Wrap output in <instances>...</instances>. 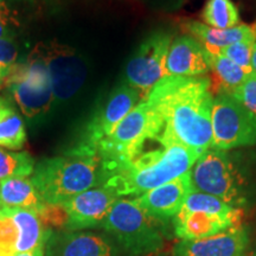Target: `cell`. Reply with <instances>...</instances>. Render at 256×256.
<instances>
[{
    "mask_svg": "<svg viewBox=\"0 0 256 256\" xmlns=\"http://www.w3.org/2000/svg\"><path fill=\"white\" fill-rule=\"evenodd\" d=\"M2 211L0 210V217H2Z\"/></svg>",
    "mask_w": 256,
    "mask_h": 256,
    "instance_id": "35",
    "label": "cell"
},
{
    "mask_svg": "<svg viewBox=\"0 0 256 256\" xmlns=\"http://www.w3.org/2000/svg\"><path fill=\"white\" fill-rule=\"evenodd\" d=\"M162 128V115L146 98H142L113 133L95 147V153L104 164V180L112 170L132 158L147 140L160 136Z\"/></svg>",
    "mask_w": 256,
    "mask_h": 256,
    "instance_id": "4",
    "label": "cell"
},
{
    "mask_svg": "<svg viewBox=\"0 0 256 256\" xmlns=\"http://www.w3.org/2000/svg\"><path fill=\"white\" fill-rule=\"evenodd\" d=\"M158 220L150 216L136 198H119L102 223L118 244L132 256L151 255L164 246V235Z\"/></svg>",
    "mask_w": 256,
    "mask_h": 256,
    "instance_id": "5",
    "label": "cell"
},
{
    "mask_svg": "<svg viewBox=\"0 0 256 256\" xmlns=\"http://www.w3.org/2000/svg\"><path fill=\"white\" fill-rule=\"evenodd\" d=\"M242 216H220L200 211H180L174 217V234L178 238L200 240L216 235L234 226H240Z\"/></svg>",
    "mask_w": 256,
    "mask_h": 256,
    "instance_id": "17",
    "label": "cell"
},
{
    "mask_svg": "<svg viewBox=\"0 0 256 256\" xmlns=\"http://www.w3.org/2000/svg\"><path fill=\"white\" fill-rule=\"evenodd\" d=\"M0 2H2V0H0Z\"/></svg>",
    "mask_w": 256,
    "mask_h": 256,
    "instance_id": "39",
    "label": "cell"
},
{
    "mask_svg": "<svg viewBox=\"0 0 256 256\" xmlns=\"http://www.w3.org/2000/svg\"><path fill=\"white\" fill-rule=\"evenodd\" d=\"M2 212L11 217L17 226L18 254L46 247L54 232L44 226L37 212L24 209H2Z\"/></svg>",
    "mask_w": 256,
    "mask_h": 256,
    "instance_id": "19",
    "label": "cell"
},
{
    "mask_svg": "<svg viewBox=\"0 0 256 256\" xmlns=\"http://www.w3.org/2000/svg\"><path fill=\"white\" fill-rule=\"evenodd\" d=\"M152 255H154V254H151V255H140V256H152Z\"/></svg>",
    "mask_w": 256,
    "mask_h": 256,
    "instance_id": "36",
    "label": "cell"
},
{
    "mask_svg": "<svg viewBox=\"0 0 256 256\" xmlns=\"http://www.w3.org/2000/svg\"><path fill=\"white\" fill-rule=\"evenodd\" d=\"M18 28V20L16 14L6 4L5 0L0 2V40L16 38Z\"/></svg>",
    "mask_w": 256,
    "mask_h": 256,
    "instance_id": "31",
    "label": "cell"
},
{
    "mask_svg": "<svg viewBox=\"0 0 256 256\" xmlns=\"http://www.w3.org/2000/svg\"><path fill=\"white\" fill-rule=\"evenodd\" d=\"M174 34L156 30L148 34L128 58L124 70V83L145 98L153 87L168 75L166 60Z\"/></svg>",
    "mask_w": 256,
    "mask_h": 256,
    "instance_id": "9",
    "label": "cell"
},
{
    "mask_svg": "<svg viewBox=\"0 0 256 256\" xmlns=\"http://www.w3.org/2000/svg\"><path fill=\"white\" fill-rule=\"evenodd\" d=\"M118 249L108 236L92 232L62 230L51 234L46 256H116Z\"/></svg>",
    "mask_w": 256,
    "mask_h": 256,
    "instance_id": "14",
    "label": "cell"
},
{
    "mask_svg": "<svg viewBox=\"0 0 256 256\" xmlns=\"http://www.w3.org/2000/svg\"><path fill=\"white\" fill-rule=\"evenodd\" d=\"M203 153L182 144L165 142L160 134L147 140L132 158L112 170L104 185L113 188L119 197H138L191 171Z\"/></svg>",
    "mask_w": 256,
    "mask_h": 256,
    "instance_id": "2",
    "label": "cell"
},
{
    "mask_svg": "<svg viewBox=\"0 0 256 256\" xmlns=\"http://www.w3.org/2000/svg\"><path fill=\"white\" fill-rule=\"evenodd\" d=\"M16 256H46V247H38L34 250L26 252H19Z\"/></svg>",
    "mask_w": 256,
    "mask_h": 256,
    "instance_id": "33",
    "label": "cell"
},
{
    "mask_svg": "<svg viewBox=\"0 0 256 256\" xmlns=\"http://www.w3.org/2000/svg\"><path fill=\"white\" fill-rule=\"evenodd\" d=\"M0 204L2 210L24 209L38 212L46 202L30 177H14L0 180Z\"/></svg>",
    "mask_w": 256,
    "mask_h": 256,
    "instance_id": "20",
    "label": "cell"
},
{
    "mask_svg": "<svg viewBox=\"0 0 256 256\" xmlns=\"http://www.w3.org/2000/svg\"><path fill=\"white\" fill-rule=\"evenodd\" d=\"M26 142V128L23 115L8 95H0V147L23 148Z\"/></svg>",
    "mask_w": 256,
    "mask_h": 256,
    "instance_id": "21",
    "label": "cell"
},
{
    "mask_svg": "<svg viewBox=\"0 0 256 256\" xmlns=\"http://www.w3.org/2000/svg\"><path fill=\"white\" fill-rule=\"evenodd\" d=\"M43 60L50 76L55 104H66L80 94L88 78V63L74 48L57 40L40 43L31 51Z\"/></svg>",
    "mask_w": 256,
    "mask_h": 256,
    "instance_id": "8",
    "label": "cell"
},
{
    "mask_svg": "<svg viewBox=\"0 0 256 256\" xmlns=\"http://www.w3.org/2000/svg\"><path fill=\"white\" fill-rule=\"evenodd\" d=\"M214 98L212 82L206 76H166L145 98L162 115L165 142L206 152L212 145Z\"/></svg>",
    "mask_w": 256,
    "mask_h": 256,
    "instance_id": "1",
    "label": "cell"
},
{
    "mask_svg": "<svg viewBox=\"0 0 256 256\" xmlns=\"http://www.w3.org/2000/svg\"><path fill=\"white\" fill-rule=\"evenodd\" d=\"M182 209L185 211H200L220 216H243L242 210L226 203L209 194L194 190L188 194Z\"/></svg>",
    "mask_w": 256,
    "mask_h": 256,
    "instance_id": "24",
    "label": "cell"
},
{
    "mask_svg": "<svg viewBox=\"0 0 256 256\" xmlns=\"http://www.w3.org/2000/svg\"><path fill=\"white\" fill-rule=\"evenodd\" d=\"M0 210H2V204H0Z\"/></svg>",
    "mask_w": 256,
    "mask_h": 256,
    "instance_id": "37",
    "label": "cell"
},
{
    "mask_svg": "<svg viewBox=\"0 0 256 256\" xmlns=\"http://www.w3.org/2000/svg\"><path fill=\"white\" fill-rule=\"evenodd\" d=\"M190 174L194 190L209 194L240 209L247 200L244 179L226 151L208 148L192 166Z\"/></svg>",
    "mask_w": 256,
    "mask_h": 256,
    "instance_id": "7",
    "label": "cell"
},
{
    "mask_svg": "<svg viewBox=\"0 0 256 256\" xmlns=\"http://www.w3.org/2000/svg\"><path fill=\"white\" fill-rule=\"evenodd\" d=\"M249 236L241 226H234L200 240H183L174 248V256H244Z\"/></svg>",
    "mask_w": 256,
    "mask_h": 256,
    "instance_id": "15",
    "label": "cell"
},
{
    "mask_svg": "<svg viewBox=\"0 0 256 256\" xmlns=\"http://www.w3.org/2000/svg\"><path fill=\"white\" fill-rule=\"evenodd\" d=\"M36 162L28 152H14L0 147V180L14 177H30Z\"/></svg>",
    "mask_w": 256,
    "mask_h": 256,
    "instance_id": "25",
    "label": "cell"
},
{
    "mask_svg": "<svg viewBox=\"0 0 256 256\" xmlns=\"http://www.w3.org/2000/svg\"><path fill=\"white\" fill-rule=\"evenodd\" d=\"M200 18L202 23L217 30H226L241 24V14L232 0H206Z\"/></svg>",
    "mask_w": 256,
    "mask_h": 256,
    "instance_id": "23",
    "label": "cell"
},
{
    "mask_svg": "<svg viewBox=\"0 0 256 256\" xmlns=\"http://www.w3.org/2000/svg\"><path fill=\"white\" fill-rule=\"evenodd\" d=\"M256 118V76L250 75L238 88L228 92Z\"/></svg>",
    "mask_w": 256,
    "mask_h": 256,
    "instance_id": "30",
    "label": "cell"
},
{
    "mask_svg": "<svg viewBox=\"0 0 256 256\" xmlns=\"http://www.w3.org/2000/svg\"><path fill=\"white\" fill-rule=\"evenodd\" d=\"M252 75L256 76V42L254 49H252Z\"/></svg>",
    "mask_w": 256,
    "mask_h": 256,
    "instance_id": "34",
    "label": "cell"
},
{
    "mask_svg": "<svg viewBox=\"0 0 256 256\" xmlns=\"http://www.w3.org/2000/svg\"><path fill=\"white\" fill-rule=\"evenodd\" d=\"M252 256H256V252H255V254H254V255H252Z\"/></svg>",
    "mask_w": 256,
    "mask_h": 256,
    "instance_id": "38",
    "label": "cell"
},
{
    "mask_svg": "<svg viewBox=\"0 0 256 256\" xmlns=\"http://www.w3.org/2000/svg\"><path fill=\"white\" fill-rule=\"evenodd\" d=\"M180 28L185 34L194 37L208 52L220 54L222 48L232 46L241 40H256V31L252 24H240L232 28L217 30L202 22L186 19L182 22Z\"/></svg>",
    "mask_w": 256,
    "mask_h": 256,
    "instance_id": "18",
    "label": "cell"
},
{
    "mask_svg": "<svg viewBox=\"0 0 256 256\" xmlns=\"http://www.w3.org/2000/svg\"><path fill=\"white\" fill-rule=\"evenodd\" d=\"M211 126L210 148L229 151L256 145V118L228 92H218L214 98Z\"/></svg>",
    "mask_w": 256,
    "mask_h": 256,
    "instance_id": "10",
    "label": "cell"
},
{
    "mask_svg": "<svg viewBox=\"0 0 256 256\" xmlns=\"http://www.w3.org/2000/svg\"><path fill=\"white\" fill-rule=\"evenodd\" d=\"M166 69L168 76L200 78L209 72L206 51L194 37L183 34L174 38L170 46Z\"/></svg>",
    "mask_w": 256,
    "mask_h": 256,
    "instance_id": "16",
    "label": "cell"
},
{
    "mask_svg": "<svg viewBox=\"0 0 256 256\" xmlns=\"http://www.w3.org/2000/svg\"><path fill=\"white\" fill-rule=\"evenodd\" d=\"M142 100V96L136 89L124 82L118 84L100 108L95 110L86 124L82 139L70 151L96 154L95 147L98 142L110 136L118 124Z\"/></svg>",
    "mask_w": 256,
    "mask_h": 256,
    "instance_id": "11",
    "label": "cell"
},
{
    "mask_svg": "<svg viewBox=\"0 0 256 256\" xmlns=\"http://www.w3.org/2000/svg\"><path fill=\"white\" fill-rule=\"evenodd\" d=\"M17 241L18 230L14 220L2 212L0 217V256L17 255Z\"/></svg>",
    "mask_w": 256,
    "mask_h": 256,
    "instance_id": "28",
    "label": "cell"
},
{
    "mask_svg": "<svg viewBox=\"0 0 256 256\" xmlns=\"http://www.w3.org/2000/svg\"><path fill=\"white\" fill-rule=\"evenodd\" d=\"M119 198V194L107 185L89 188L72 198L63 204L68 214L66 230L82 232L101 226Z\"/></svg>",
    "mask_w": 256,
    "mask_h": 256,
    "instance_id": "12",
    "label": "cell"
},
{
    "mask_svg": "<svg viewBox=\"0 0 256 256\" xmlns=\"http://www.w3.org/2000/svg\"><path fill=\"white\" fill-rule=\"evenodd\" d=\"M194 191L190 171L168 183L134 197L144 210L159 222L174 220Z\"/></svg>",
    "mask_w": 256,
    "mask_h": 256,
    "instance_id": "13",
    "label": "cell"
},
{
    "mask_svg": "<svg viewBox=\"0 0 256 256\" xmlns=\"http://www.w3.org/2000/svg\"><path fill=\"white\" fill-rule=\"evenodd\" d=\"M19 55V44L16 38L0 40V88L17 64Z\"/></svg>",
    "mask_w": 256,
    "mask_h": 256,
    "instance_id": "27",
    "label": "cell"
},
{
    "mask_svg": "<svg viewBox=\"0 0 256 256\" xmlns=\"http://www.w3.org/2000/svg\"><path fill=\"white\" fill-rule=\"evenodd\" d=\"M256 40H241L238 43H234L232 46L222 48L220 50V55L228 57L232 60L236 66L244 70L249 75H252V49H254Z\"/></svg>",
    "mask_w": 256,
    "mask_h": 256,
    "instance_id": "26",
    "label": "cell"
},
{
    "mask_svg": "<svg viewBox=\"0 0 256 256\" xmlns=\"http://www.w3.org/2000/svg\"><path fill=\"white\" fill-rule=\"evenodd\" d=\"M132 2H142L150 8L159 10V11L174 12L183 8L185 0H132Z\"/></svg>",
    "mask_w": 256,
    "mask_h": 256,
    "instance_id": "32",
    "label": "cell"
},
{
    "mask_svg": "<svg viewBox=\"0 0 256 256\" xmlns=\"http://www.w3.org/2000/svg\"><path fill=\"white\" fill-rule=\"evenodd\" d=\"M42 222L46 228H58L66 230L68 226V214L63 206L58 204H44V206L37 212Z\"/></svg>",
    "mask_w": 256,
    "mask_h": 256,
    "instance_id": "29",
    "label": "cell"
},
{
    "mask_svg": "<svg viewBox=\"0 0 256 256\" xmlns=\"http://www.w3.org/2000/svg\"><path fill=\"white\" fill-rule=\"evenodd\" d=\"M4 87L22 115L30 121L46 118L55 106L49 74L43 60L34 52L16 64Z\"/></svg>",
    "mask_w": 256,
    "mask_h": 256,
    "instance_id": "6",
    "label": "cell"
},
{
    "mask_svg": "<svg viewBox=\"0 0 256 256\" xmlns=\"http://www.w3.org/2000/svg\"><path fill=\"white\" fill-rule=\"evenodd\" d=\"M30 178L46 203L63 206L82 192L104 185V170L98 154L68 151L40 160Z\"/></svg>",
    "mask_w": 256,
    "mask_h": 256,
    "instance_id": "3",
    "label": "cell"
},
{
    "mask_svg": "<svg viewBox=\"0 0 256 256\" xmlns=\"http://www.w3.org/2000/svg\"><path fill=\"white\" fill-rule=\"evenodd\" d=\"M206 62L209 66V72H212L217 83V94L230 92L235 88L240 87L250 76L238 66H236L232 60H230L228 57L220 54L215 55L206 51Z\"/></svg>",
    "mask_w": 256,
    "mask_h": 256,
    "instance_id": "22",
    "label": "cell"
}]
</instances>
